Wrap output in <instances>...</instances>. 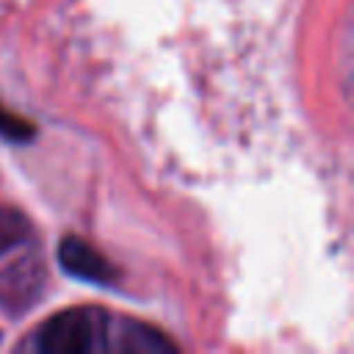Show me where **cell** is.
<instances>
[{"mask_svg":"<svg viewBox=\"0 0 354 354\" xmlns=\"http://www.w3.org/2000/svg\"><path fill=\"white\" fill-rule=\"evenodd\" d=\"M105 313L94 307H72L55 313L36 335V343L47 354H88L105 346L108 329Z\"/></svg>","mask_w":354,"mask_h":354,"instance_id":"cell-1","label":"cell"},{"mask_svg":"<svg viewBox=\"0 0 354 354\" xmlns=\"http://www.w3.org/2000/svg\"><path fill=\"white\" fill-rule=\"evenodd\" d=\"M58 266L80 279V282H91V285H111L113 282V268L111 263L83 238L77 235H66L61 243H58Z\"/></svg>","mask_w":354,"mask_h":354,"instance_id":"cell-2","label":"cell"},{"mask_svg":"<svg viewBox=\"0 0 354 354\" xmlns=\"http://www.w3.org/2000/svg\"><path fill=\"white\" fill-rule=\"evenodd\" d=\"M127 329L122 332V340L119 346L127 348V351H138V348H147V351H158V348H171V343L166 337H160L158 332H152L149 326H141V324H124Z\"/></svg>","mask_w":354,"mask_h":354,"instance_id":"cell-3","label":"cell"},{"mask_svg":"<svg viewBox=\"0 0 354 354\" xmlns=\"http://www.w3.org/2000/svg\"><path fill=\"white\" fill-rule=\"evenodd\" d=\"M25 235H28L25 216L11 210V207H0V254L14 249L17 243H22Z\"/></svg>","mask_w":354,"mask_h":354,"instance_id":"cell-4","label":"cell"},{"mask_svg":"<svg viewBox=\"0 0 354 354\" xmlns=\"http://www.w3.org/2000/svg\"><path fill=\"white\" fill-rule=\"evenodd\" d=\"M33 136H36L33 122H28L25 116H19V113H14L11 108L0 105V138L22 144V141H30Z\"/></svg>","mask_w":354,"mask_h":354,"instance_id":"cell-5","label":"cell"}]
</instances>
